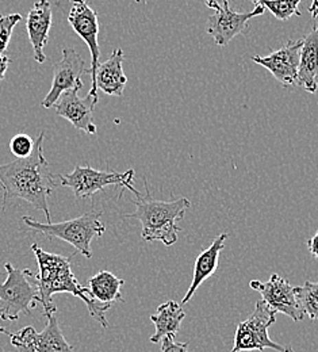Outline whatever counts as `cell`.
Listing matches in <instances>:
<instances>
[{"mask_svg": "<svg viewBox=\"0 0 318 352\" xmlns=\"http://www.w3.org/2000/svg\"><path fill=\"white\" fill-rule=\"evenodd\" d=\"M45 133H40L34 140V148L29 157L16 159L7 164H0V186L3 188L1 209L14 199H22L44 212L46 222L50 223L49 198L56 188L54 175L43 153Z\"/></svg>", "mask_w": 318, "mask_h": 352, "instance_id": "obj_1", "label": "cell"}, {"mask_svg": "<svg viewBox=\"0 0 318 352\" xmlns=\"http://www.w3.org/2000/svg\"><path fill=\"white\" fill-rule=\"evenodd\" d=\"M32 251L37 259L40 272L36 275V283L40 290L41 304L44 307V314H53L57 311L54 302H52V296L58 293H68L80 298L90 311L92 317L102 325L103 329L109 328L106 320V311L113 307V304L99 302L93 298L89 287H84L72 271V255L64 256L57 254H50L44 251L38 244L32 245Z\"/></svg>", "mask_w": 318, "mask_h": 352, "instance_id": "obj_2", "label": "cell"}, {"mask_svg": "<svg viewBox=\"0 0 318 352\" xmlns=\"http://www.w3.org/2000/svg\"><path fill=\"white\" fill-rule=\"evenodd\" d=\"M146 194L137 197L133 204L136 212L125 214V219H133L141 222V237L145 241H161L164 245L171 247L178 241V233L182 228L178 222L184 219L191 202L187 198H177L172 201L153 199L149 191L146 179H144Z\"/></svg>", "mask_w": 318, "mask_h": 352, "instance_id": "obj_3", "label": "cell"}, {"mask_svg": "<svg viewBox=\"0 0 318 352\" xmlns=\"http://www.w3.org/2000/svg\"><path fill=\"white\" fill-rule=\"evenodd\" d=\"M102 212L91 209L73 220L47 223L25 216L21 222L29 226V232L40 233L47 239H60L71 244L84 258L91 259V241L95 237H102L106 232L104 223L100 221Z\"/></svg>", "mask_w": 318, "mask_h": 352, "instance_id": "obj_4", "label": "cell"}, {"mask_svg": "<svg viewBox=\"0 0 318 352\" xmlns=\"http://www.w3.org/2000/svg\"><path fill=\"white\" fill-rule=\"evenodd\" d=\"M7 279L0 285V320L16 321L21 313L32 316V309L41 304L36 274L30 270H18L4 264Z\"/></svg>", "mask_w": 318, "mask_h": 352, "instance_id": "obj_5", "label": "cell"}, {"mask_svg": "<svg viewBox=\"0 0 318 352\" xmlns=\"http://www.w3.org/2000/svg\"><path fill=\"white\" fill-rule=\"evenodd\" d=\"M276 313L263 300L256 302L253 313L237 325L234 335V346L230 352L263 351L273 349L275 351H291V347H284L273 342L269 336V328L275 324Z\"/></svg>", "mask_w": 318, "mask_h": 352, "instance_id": "obj_6", "label": "cell"}, {"mask_svg": "<svg viewBox=\"0 0 318 352\" xmlns=\"http://www.w3.org/2000/svg\"><path fill=\"white\" fill-rule=\"evenodd\" d=\"M135 171L128 170L124 174L120 173H107V171H98L92 168L91 166L80 167L76 166L71 174L67 175H58L60 183L65 187H69L75 197L79 199L92 198L93 194L98 191H102L106 186L117 184L121 186L124 190L120 194V198L124 195L125 190H130L135 192L136 197L141 194L133 187V179Z\"/></svg>", "mask_w": 318, "mask_h": 352, "instance_id": "obj_7", "label": "cell"}, {"mask_svg": "<svg viewBox=\"0 0 318 352\" xmlns=\"http://www.w3.org/2000/svg\"><path fill=\"white\" fill-rule=\"evenodd\" d=\"M46 317L44 331L37 332L33 327H25L18 333L10 332V343L19 352H75L63 335L56 313Z\"/></svg>", "mask_w": 318, "mask_h": 352, "instance_id": "obj_8", "label": "cell"}, {"mask_svg": "<svg viewBox=\"0 0 318 352\" xmlns=\"http://www.w3.org/2000/svg\"><path fill=\"white\" fill-rule=\"evenodd\" d=\"M68 22L73 32L87 44L90 53H91V96H98V87H96V71L99 67V57L100 50L98 44V36H99V22H98V14L91 8L87 0H72L71 10L68 14Z\"/></svg>", "mask_w": 318, "mask_h": 352, "instance_id": "obj_9", "label": "cell"}, {"mask_svg": "<svg viewBox=\"0 0 318 352\" xmlns=\"http://www.w3.org/2000/svg\"><path fill=\"white\" fill-rule=\"evenodd\" d=\"M86 61L75 49L64 47L63 58L53 65V82L50 91L41 103L43 107H54V104L64 92L73 88H83L82 76L84 74L90 75V69L86 71Z\"/></svg>", "mask_w": 318, "mask_h": 352, "instance_id": "obj_10", "label": "cell"}, {"mask_svg": "<svg viewBox=\"0 0 318 352\" xmlns=\"http://www.w3.org/2000/svg\"><path fill=\"white\" fill-rule=\"evenodd\" d=\"M252 290L262 294L263 301L273 309L275 313H283L293 321H301L305 317L304 309L301 307L295 286H291L287 279L277 274H273L269 282L251 280Z\"/></svg>", "mask_w": 318, "mask_h": 352, "instance_id": "obj_11", "label": "cell"}, {"mask_svg": "<svg viewBox=\"0 0 318 352\" xmlns=\"http://www.w3.org/2000/svg\"><path fill=\"white\" fill-rule=\"evenodd\" d=\"M302 44V38L298 41H288L283 47L275 50L269 56H253L252 61L267 68L282 86L298 87V69Z\"/></svg>", "mask_w": 318, "mask_h": 352, "instance_id": "obj_12", "label": "cell"}, {"mask_svg": "<svg viewBox=\"0 0 318 352\" xmlns=\"http://www.w3.org/2000/svg\"><path fill=\"white\" fill-rule=\"evenodd\" d=\"M266 8L260 4L249 12H236L227 4L223 10L216 11L207 19V34H210L218 46H227L236 36L248 33V22L255 16L263 15Z\"/></svg>", "mask_w": 318, "mask_h": 352, "instance_id": "obj_13", "label": "cell"}, {"mask_svg": "<svg viewBox=\"0 0 318 352\" xmlns=\"http://www.w3.org/2000/svg\"><path fill=\"white\" fill-rule=\"evenodd\" d=\"M80 89L82 88H73L64 92L54 104V109L60 117L68 120L76 129L93 135L96 134L93 110L99 98L91 95L80 98Z\"/></svg>", "mask_w": 318, "mask_h": 352, "instance_id": "obj_14", "label": "cell"}, {"mask_svg": "<svg viewBox=\"0 0 318 352\" xmlns=\"http://www.w3.org/2000/svg\"><path fill=\"white\" fill-rule=\"evenodd\" d=\"M52 28V6L47 0H38L27 14L26 29L29 40L33 46L34 60L40 64H44L47 57L44 53L47 41L49 30Z\"/></svg>", "mask_w": 318, "mask_h": 352, "instance_id": "obj_15", "label": "cell"}, {"mask_svg": "<svg viewBox=\"0 0 318 352\" xmlns=\"http://www.w3.org/2000/svg\"><path fill=\"white\" fill-rule=\"evenodd\" d=\"M227 237H229L227 233H223V234L217 236L214 239V241L210 244V247L198 255V258L195 261V265H194L192 282L183 298V305L190 302V300L192 298V296L195 294L198 287L217 271L220 254L225 248V240Z\"/></svg>", "mask_w": 318, "mask_h": 352, "instance_id": "obj_16", "label": "cell"}, {"mask_svg": "<svg viewBox=\"0 0 318 352\" xmlns=\"http://www.w3.org/2000/svg\"><path fill=\"white\" fill-rule=\"evenodd\" d=\"M302 41L298 87H304L308 92L315 94L318 89V19Z\"/></svg>", "mask_w": 318, "mask_h": 352, "instance_id": "obj_17", "label": "cell"}, {"mask_svg": "<svg viewBox=\"0 0 318 352\" xmlns=\"http://www.w3.org/2000/svg\"><path fill=\"white\" fill-rule=\"evenodd\" d=\"M124 50L114 49L111 56L103 64H99L96 71V87L107 95L122 96L128 83L124 72Z\"/></svg>", "mask_w": 318, "mask_h": 352, "instance_id": "obj_18", "label": "cell"}, {"mask_svg": "<svg viewBox=\"0 0 318 352\" xmlns=\"http://www.w3.org/2000/svg\"><path fill=\"white\" fill-rule=\"evenodd\" d=\"M185 317V313L182 307L177 301H167L157 308V313L150 316L152 322L155 324V335L149 338L150 343H159L166 336H172L181 331L182 321Z\"/></svg>", "mask_w": 318, "mask_h": 352, "instance_id": "obj_19", "label": "cell"}, {"mask_svg": "<svg viewBox=\"0 0 318 352\" xmlns=\"http://www.w3.org/2000/svg\"><path fill=\"white\" fill-rule=\"evenodd\" d=\"M125 280L110 271H100L89 280V289L95 300L104 304L124 302L121 289Z\"/></svg>", "mask_w": 318, "mask_h": 352, "instance_id": "obj_20", "label": "cell"}, {"mask_svg": "<svg viewBox=\"0 0 318 352\" xmlns=\"http://www.w3.org/2000/svg\"><path fill=\"white\" fill-rule=\"evenodd\" d=\"M297 297L304 313L312 320H318V282L306 280L302 286H295Z\"/></svg>", "mask_w": 318, "mask_h": 352, "instance_id": "obj_21", "label": "cell"}, {"mask_svg": "<svg viewBox=\"0 0 318 352\" xmlns=\"http://www.w3.org/2000/svg\"><path fill=\"white\" fill-rule=\"evenodd\" d=\"M259 4L270 10L273 16L279 21H287L293 15L301 16V12L298 10L299 0H263Z\"/></svg>", "mask_w": 318, "mask_h": 352, "instance_id": "obj_22", "label": "cell"}, {"mask_svg": "<svg viewBox=\"0 0 318 352\" xmlns=\"http://www.w3.org/2000/svg\"><path fill=\"white\" fill-rule=\"evenodd\" d=\"M34 148V140L27 134H16L10 141V149L18 159H26L32 155Z\"/></svg>", "mask_w": 318, "mask_h": 352, "instance_id": "obj_23", "label": "cell"}, {"mask_svg": "<svg viewBox=\"0 0 318 352\" xmlns=\"http://www.w3.org/2000/svg\"><path fill=\"white\" fill-rule=\"evenodd\" d=\"M21 21H22L21 14H11V15L0 16V53H4L7 50L12 30Z\"/></svg>", "mask_w": 318, "mask_h": 352, "instance_id": "obj_24", "label": "cell"}, {"mask_svg": "<svg viewBox=\"0 0 318 352\" xmlns=\"http://www.w3.org/2000/svg\"><path fill=\"white\" fill-rule=\"evenodd\" d=\"M190 343H178L175 338L166 336L161 339V352H188Z\"/></svg>", "mask_w": 318, "mask_h": 352, "instance_id": "obj_25", "label": "cell"}, {"mask_svg": "<svg viewBox=\"0 0 318 352\" xmlns=\"http://www.w3.org/2000/svg\"><path fill=\"white\" fill-rule=\"evenodd\" d=\"M306 245H308V250H309L310 255L318 261V230L315 233V236L312 239L308 240Z\"/></svg>", "mask_w": 318, "mask_h": 352, "instance_id": "obj_26", "label": "cell"}, {"mask_svg": "<svg viewBox=\"0 0 318 352\" xmlns=\"http://www.w3.org/2000/svg\"><path fill=\"white\" fill-rule=\"evenodd\" d=\"M8 65H10V58L7 56H4L3 53H0V82L4 80Z\"/></svg>", "mask_w": 318, "mask_h": 352, "instance_id": "obj_27", "label": "cell"}, {"mask_svg": "<svg viewBox=\"0 0 318 352\" xmlns=\"http://www.w3.org/2000/svg\"><path fill=\"white\" fill-rule=\"evenodd\" d=\"M206 1V6L216 10V11H220L223 10L225 6L229 4V0H205Z\"/></svg>", "mask_w": 318, "mask_h": 352, "instance_id": "obj_28", "label": "cell"}, {"mask_svg": "<svg viewBox=\"0 0 318 352\" xmlns=\"http://www.w3.org/2000/svg\"><path fill=\"white\" fill-rule=\"evenodd\" d=\"M301 1V0H299ZM310 12L313 15V18H317L318 16V0H313L312 3V7H310Z\"/></svg>", "mask_w": 318, "mask_h": 352, "instance_id": "obj_29", "label": "cell"}, {"mask_svg": "<svg viewBox=\"0 0 318 352\" xmlns=\"http://www.w3.org/2000/svg\"><path fill=\"white\" fill-rule=\"evenodd\" d=\"M0 333H3V335H7V336L10 335V332H8L5 328H1V327H0Z\"/></svg>", "mask_w": 318, "mask_h": 352, "instance_id": "obj_30", "label": "cell"}, {"mask_svg": "<svg viewBox=\"0 0 318 352\" xmlns=\"http://www.w3.org/2000/svg\"><path fill=\"white\" fill-rule=\"evenodd\" d=\"M252 1H253V3H255V6H258V4H259V3H260V1H263V0H252Z\"/></svg>", "mask_w": 318, "mask_h": 352, "instance_id": "obj_31", "label": "cell"}, {"mask_svg": "<svg viewBox=\"0 0 318 352\" xmlns=\"http://www.w3.org/2000/svg\"><path fill=\"white\" fill-rule=\"evenodd\" d=\"M288 352H293V350H291V351H288Z\"/></svg>", "mask_w": 318, "mask_h": 352, "instance_id": "obj_32", "label": "cell"}]
</instances>
